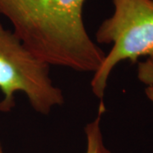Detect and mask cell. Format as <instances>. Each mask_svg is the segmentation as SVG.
<instances>
[{
	"instance_id": "obj_8",
	"label": "cell",
	"mask_w": 153,
	"mask_h": 153,
	"mask_svg": "<svg viewBox=\"0 0 153 153\" xmlns=\"http://www.w3.org/2000/svg\"><path fill=\"white\" fill-rule=\"evenodd\" d=\"M152 1H153V0H152Z\"/></svg>"
},
{
	"instance_id": "obj_3",
	"label": "cell",
	"mask_w": 153,
	"mask_h": 153,
	"mask_svg": "<svg viewBox=\"0 0 153 153\" xmlns=\"http://www.w3.org/2000/svg\"><path fill=\"white\" fill-rule=\"evenodd\" d=\"M48 64L37 58L14 32L0 21V111L8 112L16 105V94L23 93L31 106L41 115L65 102L62 90L50 77Z\"/></svg>"
},
{
	"instance_id": "obj_6",
	"label": "cell",
	"mask_w": 153,
	"mask_h": 153,
	"mask_svg": "<svg viewBox=\"0 0 153 153\" xmlns=\"http://www.w3.org/2000/svg\"><path fill=\"white\" fill-rule=\"evenodd\" d=\"M145 92H146L147 98L151 100V102L153 104V85L146 86V88L145 89Z\"/></svg>"
},
{
	"instance_id": "obj_7",
	"label": "cell",
	"mask_w": 153,
	"mask_h": 153,
	"mask_svg": "<svg viewBox=\"0 0 153 153\" xmlns=\"http://www.w3.org/2000/svg\"><path fill=\"white\" fill-rule=\"evenodd\" d=\"M0 153H4V148H3V146H2L1 141H0Z\"/></svg>"
},
{
	"instance_id": "obj_2",
	"label": "cell",
	"mask_w": 153,
	"mask_h": 153,
	"mask_svg": "<svg viewBox=\"0 0 153 153\" xmlns=\"http://www.w3.org/2000/svg\"><path fill=\"white\" fill-rule=\"evenodd\" d=\"M113 14L95 33L99 44H112L98 70L94 72L91 90L103 102L107 82L115 66L124 60L136 62L153 55L152 0H111Z\"/></svg>"
},
{
	"instance_id": "obj_4",
	"label": "cell",
	"mask_w": 153,
	"mask_h": 153,
	"mask_svg": "<svg viewBox=\"0 0 153 153\" xmlns=\"http://www.w3.org/2000/svg\"><path fill=\"white\" fill-rule=\"evenodd\" d=\"M105 111L104 103H100L97 115L93 121L89 122L84 128L86 137L85 153H112L105 145L104 137L101 131V117Z\"/></svg>"
},
{
	"instance_id": "obj_1",
	"label": "cell",
	"mask_w": 153,
	"mask_h": 153,
	"mask_svg": "<svg viewBox=\"0 0 153 153\" xmlns=\"http://www.w3.org/2000/svg\"><path fill=\"white\" fill-rule=\"evenodd\" d=\"M85 0H0V15L33 55L49 66L95 72L105 52L88 33Z\"/></svg>"
},
{
	"instance_id": "obj_5",
	"label": "cell",
	"mask_w": 153,
	"mask_h": 153,
	"mask_svg": "<svg viewBox=\"0 0 153 153\" xmlns=\"http://www.w3.org/2000/svg\"><path fill=\"white\" fill-rule=\"evenodd\" d=\"M137 77L140 82L146 86L153 85V55L148 56L146 60L138 63Z\"/></svg>"
}]
</instances>
